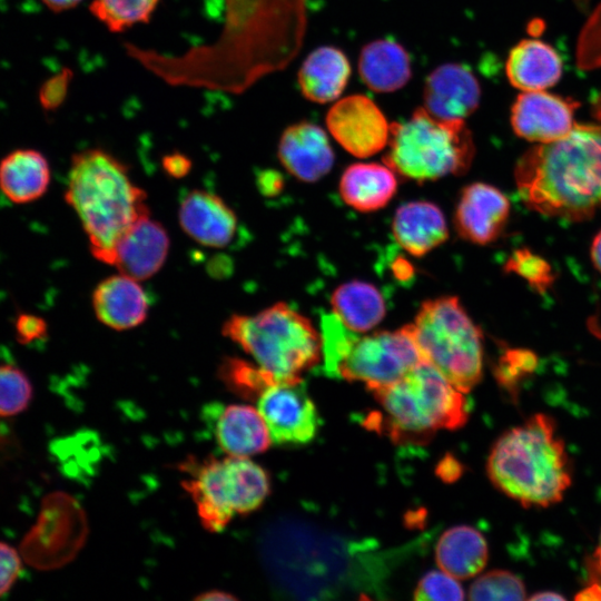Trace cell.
Returning a JSON list of instances; mask_svg holds the SVG:
<instances>
[{
	"instance_id": "cell-41",
	"label": "cell",
	"mask_w": 601,
	"mask_h": 601,
	"mask_svg": "<svg viewBox=\"0 0 601 601\" xmlns=\"http://www.w3.org/2000/svg\"><path fill=\"white\" fill-rule=\"evenodd\" d=\"M589 584L594 585L601 594V534L599 543L587 563Z\"/></svg>"
},
{
	"instance_id": "cell-7",
	"label": "cell",
	"mask_w": 601,
	"mask_h": 601,
	"mask_svg": "<svg viewBox=\"0 0 601 601\" xmlns=\"http://www.w3.org/2000/svg\"><path fill=\"white\" fill-rule=\"evenodd\" d=\"M321 328L326 374L361 382L371 392L397 382L424 361L407 325L359 335L332 313L322 317Z\"/></svg>"
},
{
	"instance_id": "cell-16",
	"label": "cell",
	"mask_w": 601,
	"mask_h": 601,
	"mask_svg": "<svg viewBox=\"0 0 601 601\" xmlns=\"http://www.w3.org/2000/svg\"><path fill=\"white\" fill-rule=\"evenodd\" d=\"M510 214V203L497 188L473 183L463 188L455 209L460 236L473 244L487 245L502 233Z\"/></svg>"
},
{
	"instance_id": "cell-32",
	"label": "cell",
	"mask_w": 601,
	"mask_h": 601,
	"mask_svg": "<svg viewBox=\"0 0 601 601\" xmlns=\"http://www.w3.org/2000/svg\"><path fill=\"white\" fill-rule=\"evenodd\" d=\"M471 600L520 601L525 599L523 581L506 570H492L480 577L469 590Z\"/></svg>"
},
{
	"instance_id": "cell-29",
	"label": "cell",
	"mask_w": 601,
	"mask_h": 601,
	"mask_svg": "<svg viewBox=\"0 0 601 601\" xmlns=\"http://www.w3.org/2000/svg\"><path fill=\"white\" fill-rule=\"evenodd\" d=\"M333 313L351 331L364 333L385 316L383 296L372 284L353 280L338 286L331 298Z\"/></svg>"
},
{
	"instance_id": "cell-38",
	"label": "cell",
	"mask_w": 601,
	"mask_h": 601,
	"mask_svg": "<svg viewBox=\"0 0 601 601\" xmlns=\"http://www.w3.org/2000/svg\"><path fill=\"white\" fill-rule=\"evenodd\" d=\"M71 77V71L63 69L43 83L40 90V102L46 109H56L63 102Z\"/></svg>"
},
{
	"instance_id": "cell-2",
	"label": "cell",
	"mask_w": 601,
	"mask_h": 601,
	"mask_svg": "<svg viewBox=\"0 0 601 601\" xmlns=\"http://www.w3.org/2000/svg\"><path fill=\"white\" fill-rule=\"evenodd\" d=\"M514 177L524 204L580 221L601 209V126L575 125L564 137L528 150Z\"/></svg>"
},
{
	"instance_id": "cell-9",
	"label": "cell",
	"mask_w": 601,
	"mask_h": 601,
	"mask_svg": "<svg viewBox=\"0 0 601 601\" xmlns=\"http://www.w3.org/2000/svg\"><path fill=\"white\" fill-rule=\"evenodd\" d=\"M407 326L422 358L457 390L469 393L481 381L482 335L457 297L424 302Z\"/></svg>"
},
{
	"instance_id": "cell-26",
	"label": "cell",
	"mask_w": 601,
	"mask_h": 601,
	"mask_svg": "<svg viewBox=\"0 0 601 601\" xmlns=\"http://www.w3.org/2000/svg\"><path fill=\"white\" fill-rule=\"evenodd\" d=\"M50 180V165L38 150L16 149L0 160V190L14 204L41 198Z\"/></svg>"
},
{
	"instance_id": "cell-40",
	"label": "cell",
	"mask_w": 601,
	"mask_h": 601,
	"mask_svg": "<svg viewBox=\"0 0 601 601\" xmlns=\"http://www.w3.org/2000/svg\"><path fill=\"white\" fill-rule=\"evenodd\" d=\"M162 166L169 176L181 178L187 175L191 168V161L188 157L179 152L166 155L162 159Z\"/></svg>"
},
{
	"instance_id": "cell-18",
	"label": "cell",
	"mask_w": 601,
	"mask_h": 601,
	"mask_svg": "<svg viewBox=\"0 0 601 601\" xmlns=\"http://www.w3.org/2000/svg\"><path fill=\"white\" fill-rule=\"evenodd\" d=\"M277 155L283 167L304 183L317 181L334 164L326 132L309 121L295 122L283 131Z\"/></svg>"
},
{
	"instance_id": "cell-13",
	"label": "cell",
	"mask_w": 601,
	"mask_h": 601,
	"mask_svg": "<svg viewBox=\"0 0 601 601\" xmlns=\"http://www.w3.org/2000/svg\"><path fill=\"white\" fill-rule=\"evenodd\" d=\"M325 122L333 138L355 157L373 156L388 144L391 124L367 96L355 93L338 99L327 111Z\"/></svg>"
},
{
	"instance_id": "cell-20",
	"label": "cell",
	"mask_w": 601,
	"mask_h": 601,
	"mask_svg": "<svg viewBox=\"0 0 601 601\" xmlns=\"http://www.w3.org/2000/svg\"><path fill=\"white\" fill-rule=\"evenodd\" d=\"M169 236L161 224L147 215L136 221L116 246L111 266L144 280L160 270L169 252Z\"/></svg>"
},
{
	"instance_id": "cell-21",
	"label": "cell",
	"mask_w": 601,
	"mask_h": 601,
	"mask_svg": "<svg viewBox=\"0 0 601 601\" xmlns=\"http://www.w3.org/2000/svg\"><path fill=\"white\" fill-rule=\"evenodd\" d=\"M92 308L102 325L126 331L146 321L149 298L139 280L119 273L102 279L96 286Z\"/></svg>"
},
{
	"instance_id": "cell-33",
	"label": "cell",
	"mask_w": 601,
	"mask_h": 601,
	"mask_svg": "<svg viewBox=\"0 0 601 601\" xmlns=\"http://www.w3.org/2000/svg\"><path fill=\"white\" fill-rule=\"evenodd\" d=\"M32 385L23 371L10 364H0V416L23 412L32 398Z\"/></svg>"
},
{
	"instance_id": "cell-4",
	"label": "cell",
	"mask_w": 601,
	"mask_h": 601,
	"mask_svg": "<svg viewBox=\"0 0 601 601\" xmlns=\"http://www.w3.org/2000/svg\"><path fill=\"white\" fill-rule=\"evenodd\" d=\"M492 483L524 508H548L562 501L572 482L564 442L550 415L538 413L505 431L486 462Z\"/></svg>"
},
{
	"instance_id": "cell-1",
	"label": "cell",
	"mask_w": 601,
	"mask_h": 601,
	"mask_svg": "<svg viewBox=\"0 0 601 601\" xmlns=\"http://www.w3.org/2000/svg\"><path fill=\"white\" fill-rule=\"evenodd\" d=\"M426 541L381 549L374 539H353L312 521L282 516L258 540L263 568L283 594L323 600L356 593L383 598L397 565Z\"/></svg>"
},
{
	"instance_id": "cell-37",
	"label": "cell",
	"mask_w": 601,
	"mask_h": 601,
	"mask_svg": "<svg viewBox=\"0 0 601 601\" xmlns=\"http://www.w3.org/2000/svg\"><path fill=\"white\" fill-rule=\"evenodd\" d=\"M21 554L7 543L0 542V597L12 588L22 571Z\"/></svg>"
},
{
	"instance_id": "cell-36",
	"label": "cell",
	"mask_w": 601,
	"mask_h": 601,
	"mask_svg": "<svg viewBox=\"0 0 601 601\" xmlns=\"http://www.w3.org/2000/svg\"><path fill=\"white\" fill-rule=\"evenodd\" d=\"M506 269L519 274L538 289L548 288L553 280L550 265L528 249L514 252L506 263Z\"/></svg>"
},
{
	"instance_id": "cell-43",
	"label": "cell",
	"mask_w": 601,
	"mask_h": 601,
	"mask_svg": "<svg viewBox=\"0 0 601 601\" xmlns=\"http://www.w3.org/2000/svg\"><path fill=\"white\" fill-rule=\"evenodd\" d=\"M50 10L61 12L78 6L82 0H41Z\"/></svg>"
},
{
	"instance_id": "cell-17",
	"label": "cell",
	"mask_w": 601,
	"mask_h": 601,
	"mask_svg": "<svg viewBox=\"0 0 601 601\" xmlns=\"http://www.w3.org/2000/svg\"><path fill=\"white\" fill-rule=\"evenodd\" d=\"M481 88L476 77L461 63H444L425 79L424 108L440 119H464L479 107Z\"/></svg>"
},
{
	"instance_id": "cell-23",
	"label": "cell",
	"mask_w": 601,
	"mask_h": 601,
	"mask_svg": "<svg viewBox=\"0 0 601 601\" xmlns=\"http://www.w3.org/2000/svg\"><path fill=\"white\" fill-rule=\"evenodd\" d=\"M392 230L396 243L415 257L424 256L449 237L442 210L428 201H410L400 206Z\"/></svg>"
},
{
	"instance_id": "cell-34",
	"label": "cell",
	"mask_w": 601,
	"mask_h": 601,
	"mask_svg": "<svg viewBox=\"0 0 601 601\" xmlns=\"http://www.w3.org/2000/svg\"><path fill=\"white\" fill-rule=\"evenodd\" d=\"M464 598V590L457 579L442 569L426 572L414 590V599L417 601H457Z\"/></svg>"
},
{
	"instance_id": "cell-45",
	"label": "cell",
	"mask_w": 601,
	"mask_h": 601,
	"mask_svg": "<svg viewBox=\"0 0 601 601\" xmlns=\"http://www.w3.org/2000/svg\"><path fill=\"white\" fill-rule=\"evenodd\" d=\"M591 258L594 267L601 274V230L594 237L591 246Z\"/></svg>"
},
{
	"instance_id": "cell-8",
	"label": "cell",
	"mask_w": 601,
	"mask_h": 601,
	"mask_svg": "<svg viewBox=\"0 0 601 601\" xmlns=\"http://www.w3.org/2000/svg\"><path fill=\"white\" fill-rule=\"evenodd\" d=\"M387 145L385 165L418 183L464 174L475 155L464 119H440L424 107L405 121L391 124Z\"/></svg>"
},
{
	"instance_id": "cell-46",
	"label": "cell",
	"mask_w": 601,
	"mask_h": 601,
	"mask_svg": "<svg viewBox=\"0 0 601 601\" xmlns=\"http://www.w3.org/2000/svg\"><path fill=\"white\" fill-rule=\"evenodd\" d=\"M197 599L201 601H223V600L228 601V600H235L236 597L233 594L226 593L225 591L215 590V591L205 592L198 595Z\"/></svg>"
},
{
	"instance_id": "cell-44",
	"label": "cell",
	"mask_w": 601,
	"mask_h": 601,
	"mask_svg": "<svg viewBox=\"0 0 601 601\" xmlns=\"http://www.w3.org/2000/svg\"><path fill=\"white\" fill-rule=\"evenodd\" d=\"M14 450L13 439L9 432L0 425V456H4Z\"/></svg>"
},
{
	"instance_id": "cell-25",
	"label": "cell",
	"mask_w": 601,
	"mask_h": 601,
	"mask_svg": "<svg viewBox=\"0 0 601 601\" xmlns=\"http://www.w3.org/2000/svg\"><path fill=\"white\" fill-rule=\"evenodd\" d=\"M358 73L373 91L393 92L412 77L411 59L402 45L393 39H377L365 45L358 57Z\"/></svg>"
},
{
	"instance_id": "cell-3",
	"label": "cell",
	"mask_w": 601,
	"mask_h": 601,
	"mask_svg": "<svg viewBox=\"0 0 601 601\" xmlns=\"http://www.w3.org/2000/svg\"><path fill=\"white\" fill-rule=\"evenodd\" d=\"M65 200L78 216L92 256L108 265L121 237L149 215L147 194L134 183L129 167L101 148L72 156Z\"/></svg>"
},
{
	"instance_id": "cell-42",
	"label": "cell",
	"mask_w": 601,
	"mask_h": 601,
	"mask_svg": "<svg viewBox=\"0 0 601 601\" xmlns=\"http://www.w3.org/2000/svg\"><path fill=\"white\" fill-rule=\"evenodd\" d=\"M282 178L277 173L265 171L258 179V185L264 194L273 195L274 191L279 190Z\"/></svg>"
},
{
	"instance_id": "cell-30",
	"label": "cell",
	"mask_w": 601,
	"mask_h": 601,
	"mask_svg": "<svg viewBox=\"0 0 601 601\" xmlns=\"http://www.w3.org/2000/svg\"><path fill=\"white\" fill-rule=\"evenodd\" d=\"M218 377L225 386L244 400L254 401L272 384L283 382L254 362L226 357L219 365Z\"/></svg>"
},
{
	"instance_id": "cell-11",
	"label": "cell",
	"mask_w": 601,
	"mask_h": 601,
	"mask_svg": "<svg viewBox=\"0 0 601 601\" xmlns=\"http://www.w3.org/2000/svg\"><path fill=\"white\" fill-rule=\"evenodd\" d=\"M87 532L80 504L69 494L55 492L42 500L37 522L20 543V554L35 569H58L78 554Z\"/></svg>"
},
{
	"instance_id": "cell-28",
	"label": "cell",
	"mask_w": 601,
	"mask_h": 601,
	"mask_svg": "<svg viewBox=\"0 0 601 601\" xmlns=\"http://www.w3.org/2000/svg\"><path fill=\"white\" fill-rule=\"evenodd\" d=\"M489 548L483 534L473 526L461 524L444 531L435 545L440 569L456 579H469L485 566Z\"/></svg>"
},
{
	"instance_id": "cell-15",
	"label": "cell",
	"mask_w": 601,
	"mask_h": 601,
	"mask_svg": "<svg viewBox=\"0 0 601 601\" xmlns=\"http://www.w3.org/2000/svg\"><path fill=\"white\" fill-rule=\"evenodd\" d=\"M204 417L218 447L229 456L248 457L265 452L270 445L268 427L253 406L209 404Z\"/></svg>"
},
{
	"instance_id": "cell-47",
	"label": "cell",
	"mask_w": 601,
	"mask_h": 601,
	"mask_svg": "<svg viewBox=\"0 0 601 601\" xmlns=\"http://www.w3.org/2000/svg\"><path fill=\"white\" fill-rule=\"evenodd\" d=\"M530 600H564V597L554 591H543L533 594Z\"/></svg>"
},
{
	"instance_id": "cell-24",
	"label": "cell",
	"mask_w": 601,
	"mask_h": 601,
	"mask_svg": "<svg viewBox=\"0 0 601 601\" xmlns=\"http://www.w3.org/2000/svg\"><path fill=\"white\" fill-rule=\"evenodd\" d=\"M349 77L351 65L346 55L336 47L323 46L303 61L297 80L307 100L327 104L339 98Z\"/></svg>"
},
{
	"instance_id": "cell-14",
	"label": "cell",
	"mask_w": 601,
	"mask_h": 601,
	"mask_svg": "<svg viewBox=\"0 0 601 601\" xmlns=\"http://www.w3.org/2000/svg\"><path fill=\"white\" fill-rule=\"evenodd\" d=\"M578 104L545 90L523 91L511 108V126L516 136L546 144L568 135Z\"/></svg>"
},
{
	"instance_id": "cell-39",
	"label": "cell",
	"mask_w": 601,
	"mask_h": 601,
	"mask_svg": "<svg viewBox=\"0 0 601 601\" xmlns=\"http://www.w3.org/2000/svg\"><path fill=\"white\" fill-rule=\"evenodd\" d=\"M14 333L18 342L26 345L46 337L48 325L38 315L21 313L16 318Z\"/></svg>"
},
{
	"instance_id": "cell-27",
	"label": "cell",
	"mask_w": 601,
	"mask_h": 601,
	"mask_svg": "<svg viewBox=\"0 0 601 601\" xmlns=\"http://www.w3.org/2000/svg\"><path fill=\"white\" fill-rule=\"evenodd\" d=\"M396 188L394 170L376 162L351 165L339 181L342 199L358 211L383 208L395 195Z\"/></svg>"
},
{
	"instance_id": "cell-10",
	"label": "cell",
	"mask_w": 601,
	"mask_h": 601,
	"mask_svg": "<svg viewBox=\"0 0 601 601\" xmlns=\"http://www.w3.org/2000/svg\"><path fill=\"white\" fill-rule=\"evenodd\" d=\"M181 467L188 474L181 485L209 532H221L235 516L256 511L270 492L267 471L248 457L188 461Z\"/></svg>"
},
{
	"instance_id": "cell-31",
	"label": "cell",
	"mask_w": 601,
	"mask_h": 601,
	"mask_svg": "<svg viewBox=\"0 0 601 601\" xmlns=\"http://www.w3.org/2000/svg\"><path fill=\"white\" fill-rule=\"evenodd\" d=\"M159 0H92L90 12L111 32H121L137 23H146Z\"/></svg>"
},
{
	"instance_id": "cell-22",
	"label": "cell",
	"mask_w": 601,
	"mask_h": 601,
	"mask_svg": "<svg viewBox=\"0 0 601 601\" xmlns=\"http://www.w3.org/2000/svg\"><path fill=\"white\" fill-rule=\"evenodd\" d=\"M562 60L550 45L524 39L509 52L505 71L511 85L521 91L546 90L562 76Z\"/></svg>"
},
{
	"instance_id": "cell-19",
	"label": "cell",
	"mask_w": 601,
	"mask_h": 601,
	"mask_svg": "<svg viewBox=\"0 0 601 601\" xmlns=\"http://www.w3.org/2000/svg\"><path fill=\"white\" fill-rule=\"evenodd\" d=\"M178 220L183 230L195 242L211 248L227 246L237 229V216L218 195L190 190L180 201Z\"/></svg>"
},
{
	"instance_id": "cell-35",
	"label": "cell",
	"mask_w": 601,
	"mask_h": 601,
	"mask_svg": "<svg viewBox=\"0 0 601 601\" xmlns=\"http://www.w3.org/2000/svg\"><path fill=\"white\" fill-rule=\"evenodd\" d=\"M538 358L534 353L525 349L508 351L500 359L495 370L499 383L511 394L520 381L530 375L536 367Z\"/></svg>"
},
{
	"instance_id": "cell-12",
	"label": "cell",
	"mask_w": 601,
	"mask_h": 601,
	"mask_svg": "<svg viewBox=\"0 0 601 601\" xmlns=\"http://www.w3.org/2000/svg\"><path fill=\"white\" fill-rule=\"evenodd\" d=\"M256 401L274 443L302 445L315 437L319 417L302 380L274 383Z\"/></svg>"
},
{
	"instance_id": "cell-6",
	"label": "cell",
	"mask_w": 601,
	"mask_h": 601,
	"mask_svg": "<svg viewBox=\"0 0 601 601\" xmlns=\"http://www.w3.org/2000/svg\"><path fill=\"white\" fill-rule=\"evenodd\" d=\"M221 333L280 381L302 380L322 355V337L311 321L278 302L255 314H234Z\"/></svg>"
},
{
	"instance_id": "cell-5",
	"label": "cell",
	"mask_w": 601,
	"mask_h": 601,
	"mask_svg": "<svg viewBox=\"0 0 601 601\" xmlns=\"http://www.w3.org/2000/svg\"><path fill=\"white\" fill-rule=\"evenodd\" d=\"M373 394L381 411L366 423L396 443H424L440 430L463 426L470 414L465 393L425 361Z\"/></svg>"
}]
</instances>
